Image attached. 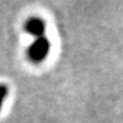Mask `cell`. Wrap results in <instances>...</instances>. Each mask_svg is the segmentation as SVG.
I'll return each mask as SVG.
<instances>
[{
    "instance_id": "3",
    "label": "cell",
    "mask_w": 123,
    "mask_h": 123,
    "mask_svg": "<svg viewBox=\"0 0 123 123\" xmlns=\"http://www.w3.org/2000/svg\"><path fill=\"white\" fill-rule=\"evenodd\" d=\"M7 93H8V88H7V86L4 85V84H1V85H0V111H1L2 103H4V100H5Z\"/></svg>"
},
{
    "instance_id": "1",
    "label": "cell",
    "mask_w": 123,
    "mask_h": 123,
    "mask_svg": "<svg viewBox=\"0 0 123 123\" xmlns=\"http://www.w3.org/2000/svg\"><path fill=\"white\" fill-rule=\"evenodd\" d=\"M50 51V42L45 36L36 38L28 48V57L34 63H41Z\"/></svg>"
},
{
    "instance_id": "2",
    "label": "cell",
    "mask_w": 123,
    "mask_h": 123,
    "mask_svg": "<svg viewBox=\"0 0 123 123\" xmlns=\"http://www.w3.org/2000/svg\"><path fill=\"white\" fill-rule=\"evenodd\" d=\"M24 30L35 36L36 38L44 36V31H45V23L42 20L41 18H37V17H31L29 18L25 24H24Z\"/></svg>"
}]
</instances>
